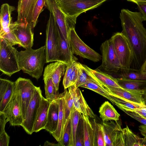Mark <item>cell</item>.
Instances as JSON below:
<instances>
[{
  "instance_id": "ac0fdd59",
  "label": "cell",
  "mask_w": 146,
  "mask_h": 146,
  "mask_svg": "<svg viewBox=\"0 0 146 146\" xmlns=\"http://www.w3.org/2000/svg\"><path fill=\"white\" fill-rule=\"evenodd\" d=\"M105 88L112 95L138 104L145 105L142 98L143 91L112 87L106 86Z\"/></svg>"
},
{
  "instance_id": "1f68e13d",
  "label": "cell",
  "mask_w": 146,
  "mask_h": 146,
  "mask_svg": "<svg viewBox=\"0 0 146 146\" xmlns=\"http://www.w3.org/2000/svg\"><path fill=\"white\" fill-rule=\"evenodd\" d=\"M124 146H141L142 138L134 133L127 125L123 129Z\"/></svg>"
},
{
  "instance_id": "44dd1931",
  "label": "cell",
  "mask_w": 146,
  "mask_h": 146,
  "mask_svg": "<svg viewBox=\"0 0 146 146\" xmlns=\"http://www.w3.org/2000/svg\"><path fill=\"white\" fill-rule=\"evenodd\" d=\"M59 111L58 98L50 103L48 109L47 121L44 129L51 134L56 130Z\"/></svg>"
},
{
  "instance_id": "83f0119b",
  "label": "cell",
  "mask_w": 146,
  "mask_h": 146,
  "mask_svg": "<svg viewBox=\"0 0 146 146\" xmlns=\"http://www.w3.org/2000/svg\"><path fill=\"white\" fill-rule=\"evenodd\" d=\"M83 120L84 146H94V129L89 117L82 114Z\"/></svg>"
},
{
  "instance_id": "3957f363",
  "label": "cell",
  "mask_w": 146,
  "mask_h": 146,
  "mask_svg": "<svg viewBox=\"0 0 146 146\" xmlns=\"http://www.w3.org/2000/svg\"><path fill=\"white\" fill-rule=\"evenodd\" d=\"M107 0H60L56 1L67 21L75 25L77 17L82 13L95 8Z\"/></svg>"
},
{
  "instance_id": "9a60e30c",
  "label": "cell",
  "mask_w": 146,
  "mask_h": 146,
  "mask_svg": "<svg viewBox=\"0 0 146 146\" xmlns=\"http://www.w3.org/2000/svg\"><path fill=\"white\" fill-rule=\"evenodd\" d=\"M66 67V63L61 61H55L47 65L44 71V80L51 77L56 90L58 91L59 83Z\"/></svg>"
},
{
  "instance_id": "7a4b0ae2",
  "label": "cell",
  "mask_w": 146,
  "mask_h": 146,
  "mask_svg": "<svg viewBox=\"0 0 146 146\" xmlns=\"http://www.w3.org/2000/svg\"><path fill=\"white\" fill-rule=\"evenodd\" d=\"M18 61L21 70L37 80L42 75L46 62L45 45L36 49L32 48L18 52Z\"/></svg>"
},
{
  "instance_id": "4316f807",
  "label": "cell",
  "mask_w": 146,
  "mask_h": 146,
  "mask_svg": "<svg viewBox=\"0 0 146 146\" xmlns=\"http://www.w3.org/2000/svg\"><path fill=\"white\" fill-rule=\"evenodd\" d=\"M90 70L92 74L104 87H112L123 88L118 84L116 78L98 69L94 70L90 68Z\"/></svg>"
},
{
  "instance_id": "ee69618b",
  "label": "cell",
  "mask_w": 146,
  "mask_h": 146,
  "mask_svg": "<svg viewBox=\"0 0 146 146\" xmlns=\"http://www.w3.org/2000/svg\"><path fill=\"white\" fill-rule=\"evenodd\" d=\"M2 38L7 40L12 46L19 44L20 46V42L13 31L10 29L9 31Z\"/></svg>"
},
{
  "instance_id": "5b68a950",
  "label": "cell",
  "mask_w": 146,
  "mask_h": 146,
  "mask_svg": "<svg viewBox=\"0 0 146 146\" xmlns=\"http://www.w3.org/2000/svg\"><path fill=\"white\" fill-rule=\"evenodd\" d=\"M0 70L11 76L19 71L18 51L7 40L0 38Z\"/></svg>"
},
{
  "instance_id": "603a6c76",
  "label": "cell",
  "mask_w": 146,
  "mask_h": 146,
  "mask_svg": "<svg viewBox=\"0 0 146 146\" xmlns=\"http://www.w3.org/2000/svg\"><path fill=\"white\" fill-rule=\"evenodd\" d=\"M111 102L122 111H132L136 109L146 107V105L134 102L110 93Z\"/></svg>"
},
{
  "instance_id": "74e56055",
  "label": "cell",
  "mask_w": 146,
  "mask_h": 146,
  "mask_svg": "<svg viewBox=\"0 0 146 146\" xmlns=\"http://www.w3.org/2000/svg\"><path fill=\"white\" fill-rule=\"evenodd\" d=\"M118 78H123L132 80L146 81V73L140 71L131 70L129 72L117 74Z\"/></svg>"
},
{
  "instance_id": "ffe728a7",
  "label": "cell",
  "mask_w": 146,
  "mask_h": 146,
  "mask_svg": "<svg viewBox=\"0 0 146 146\" xmlns=\"http://www.w3.org/2000/svg\"><path fill=\"white\" fill-rule=\"evenodd\" d=\"M50 102L43 96L33 128V132H37L44 129L46 125Z\"/></svg>"
},
{
  "instance_id": "9c48e42d",
  "label": "cell",
  "mask_w": 146,
  "mask_h": 146,
  "mask_svg": "<svg viewBox=\"0 0 146 146\" xmlns=\"http://www.w3.org/2000/svg\"><path fill=\"white\" fill-rule=\"evenodd\" d=\"M42 96L40 87H37L29 104L23 122L21 125L26 132L29 135L32 134L33 132L34 125Z\"/></svg>"
},
{
  "instance_id": "7bdbcfd3",
  "label": "cell",
  "mask_w": 146,
  "mask_h": 146,
  "mask_svg": "<svg viewBox=\"0 0 146 146\" xmlns=\"http://www.w3.org/2000/svg\"><path fill=\"white\" fill-rule=\"evenodd\" d=\"M76 61L73 60L67 65L63 80L64 87L65 86L69 77L76 65Z\"/></svg>"
},
{
  "instance_id": "d6a6232c",
  "label": "cell",
  "mask_w": 146,
  "mask_h": 146,
  "mask_svg": "<svg viewBox=\"0 0 146 146\" xmlns=\"http://www.w3.org/2000/svg\"><path fill=\"white\" fill-rule=\"evenodd\" d=\"M82 114L75 108L70 117L71 132L69 146H75L76 136L80 120Z\"/></svg>"
},
{
  "instance_id": "e0dca14e",
  "label": "cell",
  "mask_w": 146,
  "mask_h": 146,
  "mask_svg": "<svg viewBox=\"0 0 146 146\" xmlns=\"http://www.w3.org/2000/svg\"><path fill=\"white\" fill-rule=\"evenodd\" d=\"M57 33L58 40V61L64 62L67 66L72 61H77V59L73 55L70 43L64 38L58 27Z\"/></svg>"
},
{
  "instance_id": "7dc6e473",
  "label": "cell",
  "mask_w": 146,
  "mask_h": 146,
  "mask_svg": "<svg viewBox=\"0 0 146 146\" xmlns=\"http://www.w3.org/2000/svg\"><path fill=\"white\" fill-rule=\"evenodd\" d=\"M9 140L10 137L5 131L0 134V146H8Z\"/></svg>"
},
{
  "instance_id": "30bf717a",
  "label": "cell",
  "mask_w": 146,
  "mask_h": 146,
  "mask_svg": "<svg viewBox=\"0 0 146 146\" xmlns=\"http://www.w3.org/2000/svg\"><path fill=\"white\" fill-rule=\"evenodd\" d=\"M2 112L11 125L21 126L24 120L19 94L15 89L11 99Z\"/></svg>"
},
{
  "instance_id": "816d5d0a",
  "label": "cell",
  "mask_w": 146,
  "mask_h": 146,
  "mask_svg": "<svg viewBox=\"0 0 146 146\" xmlns=\"http://www.w3.org/2000/svg\"><path fill=\"white\" fill-rule=\"evenodd\" d=\"M44 146H59V143H58L57 144H55L52 143H51L48 141H46L44 144L43 145Z\"/></svg>"
},
{
  "instance_id": "f546056e",
  "label": "cell",
  "mask_w": 146,
  "mask_h": 146,
  "mask_svg": "<svg viewBox=\"0 0 146 146\" xmlns=\"http://www.w3.org/2000/svg\"><path fill=\"white\" fill-rule=\"evenodd\" d=\"M80 87L92 90L111 101L109 92L96 78L89 80Z\"/></svg>"
},
{
  "instance_id": "836d02e7",
  "label": "cell",
  "mask_w": 146,
  "mask_h": 146,
  "mask_svg": "<svg viewBox=\"0 0 146 146\" xmlns=\"http://www.w3.org/2000/svg\"><path fill=\"white\" fill-rule=\"evenodd\" d=\"M44 82L46 98L50 102L57 99L60 94L56 90L52 78H49Z\"/></svg>"
},
{
  "instance_id": "6da1fadb",
  "label": "cell",
  "mask_w": 146,
  "mask_h": 146,
  "mask_svg": "<svg viewBox=\"0 0 146 146\" xmlns=\"http://www.w3.org/2000/svg\"><path fill=\"white\" fill-rule=\"evenodd\" d=\"M119 17L121 32L127 39L133 52L131 69L140 71L146 59V29L143 24L142 15L140 12L122 9Z\"/></svg>"
},
{
  "instance_id": "2e32d148",
  "label": "cell",
  "mask_w": 146,
  "mask_h": 146,
  "mask_svg": "<svg viewBox=\"0 0 146 146\" xmlns=\"http://www.w3.org/2000/svg\"><path fill=\"white\" fill-rule=\"evenodd\" d=\"M38 0H19L17 7L18 15L17 21L18 22L31 24L33 11Z\"/></svg>"
},
{
  "instance_id": "11a10c76",
  "label": "cell",
  "mask_w": 146,
  "mask_h": 146,
  "mask_svg": "<svg viewBox=\"0 0 146 146\" xmlns=\"http://www.w3.org/2000/svg\"><path fill=\"white\" fill-rule=\"evenodd\" d=\"M127 1L132 2L135 3L139 1H146V0H127Z\"/></svg>"
},
{
  "instance_id": "f35d334b",
  "label": "cell",
  "mask_w": 146,
  "mask_h": 146,
  "mask_svg": "<svg viewBox=\"0 0 146 146\" xmlns=\"http://www.w3.org/2000/svg\"><path fill=\"white\" fill-rule=\"evenodd\" d=\"M15 9V7L7 3L3 4L0 9V22L4 21L11 16L12 12Z\"/></svg>"
},
{
  "instance_id": "f5cc1de1",
  "label": "cell",
  "mask_w": 146,
  "mask_h": 146,
  "mask_svg": "<svg viewBox=\"0 0 146 146\" xmlns=\"http://www.w3.org/2000/svg\"><path fill=\"white\" fill-rule=\"evenodd\" d=\"M140 71L142 72L146 73V59L143 64Z\"/></svg>"
},
{
  "instance_id": "d590c367",
  "label": "cell",
  "mask_w": 146,
  "mask_h": 146,
  "mask_svg": "<svg viewBox=\"0 0 146 146\" xmlns=\"http://www.w3.org/2000/svg\"><path fill=\"white\" fill-rule=\"evenodd\" d=\"M46 0H38L34 8L31 23L33 29L36 25L38 19L40 14L44 10V8L46 7Z\"/></svg>"
},
{
  "instance_id": "5bb4252c",
  "label": "cell",
  "mask_w": 146,
  "mask_h": 146,
  "mask_svg": "<svg viewBox=\"0 0 146 146\" xmlns=\"http://www.w3.org/2000/svg\"><path fill=\"white\" fill-rule=\"evenodd\" d=\"M68 88L75 109L81 114L94 118L95 115L87 104L79 87L76 88L74 85Z\"/></svg>"
},
{
  "instance_id": "277c9868",
  "label": "cell",
  "mask_w": 146,
  "mask_h": 146,
  "mask_svg": "<svg viewBox=\"0 0 146 146\" xmlns=\"http://www.w3.org/2000/svg\"><path fill=\"white\" fill-rule=\"evenodd\" d=\"M110 39L121 66L120 72L117 74L129 72L131 70L133 55L127 39L122 32H117Z\"/></svg>"
},
{
  "instance_id": "8992f818",
  "label": "cell",
  "mask_w": 146,
  "mask_h": 146,
  "mask_svg": "<svg viewBox=\"0 0 146 146\" xmlns=\"http://www.w3.org/2000/svg\"><path fill=\"white\" fill-rule=\"evenodd\" d=\"M58 27L50 13L46 29L45 53L46 63L58 61Z\"/></svg>"
},
{
  "instance_id": "d6986e66",
  "label": "cell",
  "mask_w": 146,
  "mask_h": 146,
  "mask_svg": "<svg viewBox=\"0 0 146 146\" xmlns=\"http://www.w3.org/2000/svg\"><path fill=\"white\" fill-rule=\"evenodd\" d=\"M15 89V82L0 78V112L3 111L11 99Z\"/></svg>"
},
{
  "instance_id": "bcb514c9",
  "label": "cell",
  "mask_w": 146,
  "mask_h": 146,
  "mask_svg": "<svg viewBox=\"0 0 146 146\" xmlns=\"http://www.w3.org/2000/svg\"><path fill=\"white\" fill-rule=\"evenodd\" d=\"M135 3L137 5L138 9L141 14L143 21H146V1H139Z\"/></svg>"
},
{
  "instance_id": "b9f144b4",
  "label": "cell",
  "mask_w": 146,
  "mask_h": 146,
  "mask_svg": "<svg viewBox=\"0 0 146 146\" xmlns=\"http://www.w3.org/2000/svg\"><path fill=\"white\" fill-rule=\"evenodd\" d=\"M79 75L78 69L76 64L65 86L64 87V89H66L70 86L75 85L78 79Z\"/></svg>"
},
{
  "instance_id": "8d00e7d4",
  "label": "cell",
  "mask_w": 146,
  "mask_h": 146,
  "mask_svg": "<svg viewBox=\"0 0 146 146\" xmlns=\"http://www.w3.org/2000/svg\"><path fill=\"white\" fill-rule=\"evenodd\" d=\"M71 127L70 117L65 125L62 139L58 142L59 146H69L71 136Z\"/></svg>"
},
{
  "instance_id": "8fae6325",
  "label": "cell",
  "mask_w": 146,
  "mask_h": 146,
  "mask_svg": "<svg viewBox=\"0 0 146 146\" xmlns=\"http://www.w3.org/2000/svg\"><path fill=\"white\" fill-rule=\"evenodd\" d=\"M15 83V89L19 94L24 120L28 106L37 87L30 80L21 77L18 78Z\"/></svg>"
},
{
  "instance_id": "ab89813d",
  "label": "cell",
  "mask_w": 146,
  "mask_h": 146,
  "mask_svg": "<svg viewBox=\"0 0 146 146\" xmlns=\"http://www.w3.org/2000/svg\"><path fill=\"white\" fill-rule=\"evenodd\" d=\"M80 125L78 126L77 129L76 136L75 146H84V136L83 120L82 118Z\"/></svg>"
},
{
  "instance_id": "7c38bea8",
  "label": "cell",
  "mask_w": 146,
  "mask_h": 146,
  "mask_svg": "<svg viewBox=\"0 0 146 146\" xmlns=\"http://www.w3.org/2000/svg\"><path fill=\"white\" fill-rule=\"evenodd\" d=\"M19 41L20 46L25 49L32 48L33 44L34 33L31 23L12 22L10 26Z\"/></svg>"
},
{
  "instance_id": "f907efd6",
  "label": "cell",
  "mask_w": 146,
  "mask_h": 146,
  "mask_svg": "<svg viewBox=\"0 0 146 146\" xmlns=\"http://www.w3.org/2000/svg\"><path fill=\"white\" fill-rule=\"evenodd\" d=\"M131 111H133L143 118L146 119V107L135 109Z\"/></svg>"
},
{
  "instance_id": "db71d44e",
  "label": "cell",
  "mask_w": 146,
  "mask_h": 146,
  "mask_svg": "<svg viewBox=\"0 0 146 146\" xmlns=\"http://www.w3.org/2000/svg\"><path fill=\"white\" fill-rule=\"evenodd\" d=\"M142 98L145 104L146 105V88L143 91Z\"/></svg>"
},
{
  "instance_id": "e575fe53",
  "label": "cell",
  "mask_w": 146,
  "mask_h": 146,
  "mask_svg": "<svg viewBox=\"0 0 146 146\" xmlns=\"http://www.w3.org/2000/svg\"><path fill=\"white\" fill-rule=\"evenodd\" d=\"M94 129V146H106L102 127V124L95 119L91 121Z\"/></svg>"
},
{
  "instance_id": "484cf974",
  "label": "cell",
  "mask_w": 146,
  "mask_h": 146,
  "mask_svg": "<svg viewBox=\"0 0 146 146\" xmlns=\"http://www.w3.org/2000/svg\"><path fill=\"white\" fill-rule=\"evenodd\" d=\"M116 79L118 84L123 89L143 91L146 88V81L123 78Z\"/></svg>"
},
{
  "instance_id": "d4e9b609",
  "label": "cell",
  "mask_w": 146,
  "mask_h": 146,
  "mask_svg": "<svg viewBox=\"0 0 146 146\" xmlns=\"http://www.w3.org/2000/svg\"><path fill=\"white\" fill-rule=\"evenodd\" d=\"M59 105L58 122L56 130L51 134L58 142L62 139L64 131V119L63 93L60 94L58 98Z\"/></svg>"
},
{
  "instance_id": "4dcf8cb0",
  "label": "cell",
  "mask_w": 146,
  "mask_h": 146,
  "mask_svg": "<svg viewBox=\"0 0 146 146\" xmlns=\"http://www.w3.org/2000/svg\"><path fill=\"white\" fill-rule=\"evenodd\" d=\"M64 130L65 125L75 109L72 98L67 89H64Z\"/></svg>"
},
{
  "instance_id": "9f6ffc18",
  "label": "cell",
  "mask_w": 146,
  "mask_h": 146,
  "mask_svg": "<svg viewBox=\"0 0 146 146\" xmlns=\"http://www.w3.org/2000/svg\"><path fill=\"white\" fill-rule=\"evenodd\" d=\"M56 1H58V0H56Z\"/></svg>"
},
{
  "instance_id": "cb8c5ba5",
  "label": "cell",
  "mask_w": 146,
  "mask_h": 146,
  "mask_svg": "<svg viewBox=\"0 0 146 146\" xmlns=\"http://www.w3.org/2000/svg\"><path fill=\"white\" fill-rule=\"evenodd\" d=\"M117 121L104 122L102 127L106 146H113L112 137L115 131L121 126L120 123Z\"/></svg>"
},
{
  "instance_id": "7402d4cb",
  "label": "cell",
  "mask_w": 146,
  "mask_h": 146,
  "mask_svg": "<svg viewBox=\"0 0 146 146\" xmlns=\"http://www.w3.org/2000/svg\"><path fill=\"white\" fill-rule=\"evenodd\" d=\"M99 112L103 122L118 121L120 116L113 106L108 101L105 102L101 105Z\"/></svg>"
},
{
  "instance_id": "f6af8a7d",
  "label": "cell",
  "mask_w": 146,
  "mask_h": 146,
  "mask_svg": "<svg viewBox=\"0 0 146 146\" xmlns=\"http://www.w3.org/2000/svg\"><path fill=\"white\" fill-rule=\"evenodd\" d=\"M127 115L143 124L146 125V119L143 118L135 112L130 110H122Z\"/></svg>"
},
{
  "instance_id": "52a82bcc",
  "label": "cell",
  "mask_w": 146,
  "mask_h": 146,
  "mask_svg": "<svg viewBox=\"0 0 146 146\" xmlns=\"http://www.w3.org/2000/svg\"><path fill=\"white\" fill-rule=\"evenodd\" d=\"M100 50L102 54V64L99 69L110 73H118L121 66L110 38L102 43Z\"/></svg>"
},
{
  "instance_id": "c3c4849f",
  "label": "cell",
  "mask_w": 146,
  "mask_h": 146,
  "mask_svg": "<svg viewBox=\"0 0 146 146\" xmlns=\"http://www.w3.org/2000/svg\"><path fill=\"white\" fill-rule=\"evenodd\" d=\"M7 122L4 113L3 112H0V134L5 131V125Z\"/></svg>"
},
{
  "instance_id": "f1b7e54d",
  "label": "cell",
  "mask_w": 146,
  "mask_h": 146,
  "mask_svg": "<svg viewBox=\"0 0 146 146\" xmlns=\"http://www.w3.org/2000/svg\"><path fill=\"white\" fill-rule=\"evenodd\" d=\"M76 64L79 72V75L74 85L78 88L91 80H94L96 78L91 72L90 68L86 65L76 62Z\"/></svg>"
},
{
  "instance_id": "4fadbf2b",
  "label": "cell",
  "mask_w": 146,
  "mask_h": 146,
  "mask_svg": "<svg viewBox=\"0 0 146 146\" xmlns=\"http://www.w3.org/2000/svg\"><path fill=\"white\" fill-rule=\"evenodd\" d=\"M46 7L52 15L57 25L64 37L70 43L71 27L60 9L56 0H46Z\"/></svg>"
},
{
  "instance_id": "60d3db41",
  "label": "cell",
  "mask_w": 146,
  "mask_h": 146,
  "mask_svg": "<svg viewBox=\"0 0 146 146\" xmlns=\"http://www.w3.org/2000/svg\"><path fill=\"white\" fill-rule=\"evenodd\" d=\"M0 22V38L3 36L10 30V26L13 22L12 17L10 16L6 21Z\"/></svg>"
},
{
  "instance_id": "681fc988",
  "label": "cell",
  "mask_w": 146,
  "mask_h": 146,
  "mask_svg": "<svg viewBox=\"0 0 146 146\" xmlns=\"http://www.w3.org/2000/svg\"><path fill=\"white\" fill-rule=\"evenodd\" d=\"M139 130L141 134L144 137L142 138L141 146H146V125H140L139 126Z\"/></svg>"
},
{
  "instance_id": "ba28073f",
  "label": "cell",
  "mask_w": 146,
  "mask_h": 146,
  "mask_svg": "<svg viewBox=\"0 0 146 146\" xmlns=\"http://www.w3.org/2000/svg\"><path fill=\"white\" fill-rule=\"evenodd\" d=\"M70 44L74 53L83 58L94 62H97L102 59V56L85 44L76 33L75 28L70 29Z\"/></svg>"
}]
</instances>
